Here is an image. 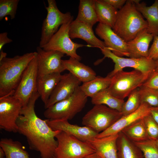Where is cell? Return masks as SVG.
<instances>
[{"instance_id": "obj_1", "label": "cell", "mask_w": 158, "mask_h": 158, "mask_svg": "<svg viewBox=\"0 0 158 158\" xmlns=\"http://www.w3.org/2000/svg\"><path fill=\"white\" fill-rule=\"evenodd\" d=\"M40 95L35 92L28 103L23 107L16 122L17 132L27 139L29 148L39 152L41 158H54L57 146L56 138L61 131L53 130L36 115L35 106Z\"/></svg>"}, {"instance_id": "obj_2", "label": "cell", "mask_w": 158, "mask_h": 158, "mask_svg": "<svg viewBox=\"0 0 158 158\" xmlns=\"http://www.w3.org/2000/svg\"><path fill=\"white\" fill-rule=\"evenodd\" d=\"M36 52L6 57L0 61V96L13 95L28 65Z\"/></svg>"}, {"instance_id": "obj_3", "label": "cell", "mask_w": 158, "mask_h": 158, "mask_svg": "<svg viewBox=\"0 0 158 158\" xmlns=\"http://www.w3.org/2000/svg\"><path fill=\"white\" fill-rule=\"evenodd\" d=\"M147 28V21L136 9L134 2L129 0L118 11L112 29L126 42L133 39L140 31Z\"/></svg>"}, {"instance_id": "obj_4", "label": "cell", "mask_w": 158, "mask_h": 158, "mask_svg": "<svg viewBox=\"0 0 158 158\" xmlns=\"http://www.w3.org/2000/svg\"><path fill=\"white\" fill-rule=\"evenodd\" d=\"M87 97L80 86L71 96L46 109L44 116L50 120H71L83 109Z\"/></svg>"}, {"instance_id": "obj_5", "label": "cell", "mask_w": 158, "mask_h": 158, "mask_svg": "<svg viewBox=\"0 0 158 158\" xmlns=\"http://www.w3.org/2000/svg\"><path fill=\"white\" fill-rule=\"evenodd\" d=\"M148 77L136 70L129 72L121 70L111 77L110 84L107 89L115 97L124 100L133 91L142 85Z\"/></svg>"}, {"instance_id": "obj_6", "label": "cell", "mask_w": 158, "mask_h": 158, "mask_svg": "<svg viewBox=\"0 0 158 158\" xmlns=\"http://www.w3.org/2000/svg\"><path fill=\"white\" fill-rule=\"evenodd\" d=\"M123 116L121 112L105 105H95L83 117L82 123L99 133L110 127Z\"/></svg>"}, {"instance_id": "obj_7", "label": "cell", "mask_w": 158, "mask_h": 158, "mask_svg": "<svg viewBox=\"0 0 158 158\" xmlns=\"http://www.w3.org/2000/svg\"><path fill=\"white\" fill-rule=\"evenodd\" d=\"M57 146L54 158H83L95 152L87 142L62 131L56 136Z\"/></svg>"}, {"instance_id": "obj_8", "label": "cell", "mask_w": 158, "mask_h": 158, "mask_svg": "<svg viewBox=\"0 0 158 158\" xmlns=\"http://www.w3.org/2000/svg\"><path fill=\"white\" fill-rule=\"evenodd\" d=\"M47 2L48 6H45L47 14L43 22L39 43V46L41 47L49 42L60 26L71 22L73 18L69 12H61L55 0H48Z\"/></svg>"}, {"instance_id": "obj_9", "label": "cell", "mask_w": 158, "mask_h": 158, "mask_svg": "<svg viewBox=\"0 0 158 158\" xmlns=\"http://www.w3.org/2000/svg\"><path fill=\"white\" fill-rule=\"evenodd\" d=\"M104 55V58L98 60L97 63H100L105 58L111 59L114 63V69L107 75L111 77L117 72L123 70L126 67H131L149 76L154 71L155 68V61L148 57L125 58L117 56L106 48L100 49Z\"/></svg>"}, {"instance_id": "obj_10", "label": "cell", "mask_w": 158, "mask_h": 158, "mask_svg": "<svg viewBox=\"0 0 158 158\" xmlns=\"http://www.w3.org/2000/svg\"><path fill=\"white\" fill-rule=\"evenodd\" d=\"M71 22L61 26L49 42L41 48L46 51L60 52L80 61L81 57L77 53V50L86 45L74 42L71 40L69 34Z\"/></svg>"}, {"instance_id": "obj_11", "label": "cell", "mask_w": 158, "mask_h": 158, "mask_svg": "<svg viewBox=\"0 0 158 158\" xmlns=\"http://www.w3.org/2000/svg\"><path fill=\"white\" fill-rule=\"evenodd\" d=\"M37 52L35 56L24 71L13 95L14 97L20 102L23 107L27 104L32 95L37 92Z\"/></svg>"}, {"instance_id": "obj_12", "label": "cell", "mask_w": 158, "mask_h": 158, "mask_svg": "<svg viewBox=\"0 0 158 158\" xmlns=\"http://www.w3.org/2000/svg\"><path fill=\"white\" fill-rule=\"evenodd\" d=\"M23 105L13 95L0 97V128L9 132H17V121Z\"/></svg>"}, {"instance_id": "obj_13", "label": "cell", "mask_w": 158, "mask_h": 158, "mask_svg": "<svg viewBox=\"0 0 158 158\" xmlns=\"http://www.w3.org/2000/svg\"><path fill=\"white\" fill-rule=\"evenodd\" d=\"M36 49L37 78L53 73H61L66 70L61 59L64 54L57 51L45 50L40 46Z\"/></svg>"}, {"instance_id": "obj_14", "label": "cell", "mask_w": 158, "mask_h": 158, "mask_svg": "<svg viewBox=\"0 0 158 158\" xmlns=\"http://www.w3.org/2000/svg\"><path fill=\"white\" fill-rule=\"evenodd\" d=\"M95 33L103 40L106 48L115 55L121 57H129L127 43L112 28L100 23L95 28Z\"/></svg>"}, {"instance_id": "obj_15", "label": "cell", "mask_w": 158, "mask_h": 158, "mask_svg": "<svg viewBox=\"0 0 158 158\" xmlns=\"http://www.w3.org/2000/svg\"><path fill=\"white\" fill-rule=\"evenodd\" d=\"M81 82L69 72L62 75L61 79L50 96L46 109L71 96L80 86Z\"/></svg>"}, {"instance_id": "obj_16", "label": "cell", "mask_w": 158, "mask_h": 158, "mask_svg": "<svg viewBox=\"0 0 158 158\" xmlns=\"http://www.w3.org/2000/svg\"><path fill=\"white\" fill-rule=\"evenodd\" d=\"M46 121L53 130L63 131L86 142L96 138L98 134L87 127L71 124L68 120L47 119Z\"/></svg>"}, {"instance_id": "obj_17", "label": "cell", "mask_w": 158, "mask_h": 158, "mask_svg": "<svg viewBox=\"0 0 158 158\" xmlns=\"http://www.w3.org/2000/svg\"><path fill=\"white\" fill-rule=\"evenodd\" d=\"M150 114V106L146 103H142L136 111L130 114L123 116L108 129L98 133L96 138L117 134L133 122Z\"/></svg>"}, {"instance_id": "obj_18", "label": "cell", "mask_w": 158, "mask_h": 158, "mask_svg": "<svg viewBox=\"0 0 158 158\" xmlns=\"http://www.w3.org/2000/svg\"><path fill=\"white\" fill-rule=\"evenodd\" d=\"M69 34L71 39H82L87 43L88 47L99 49L106 47L104 41L95 35L92 28L83 22L76 20L72 21L69 25Z\"/></svg>"}, {"instance_id": "obj_19", "label": "cell", "mask_w": 158, "mask_h": 158, "mask_svg": "<svg viewBox=\"0 0 158 158\" xmlns=\"http://www.w3.org/2000/svg\"><path fill=\"white\" fill-rule=\"evenodd\" d=\"M153 35L148 33L147 29L140 31L133 40L126 42L130 58L148 57L149 47L153 38Z\"/></svg>"}, {"instance_id": "obj_20", "label": "cell", "mask_w": 158, "mask_h": 158, "mask_svg": "<svg viewBox=\"0 0 158 158\" xmlns=\"http://www.w3.org/2000/svg\"><path fill=\"white\" fill-rule=\"evenodd\" d=\"M117 134L100 138H95L87 142L102 158H118Z\"/></svg>"}, {"instance_id": "obj_21", "label": "cell", "mask_w": 158, "mask_h": 158, "mask_svg": "<svg viewBox=\"0 0 158 158\" xmlns=\"http://www.w3.org/2000/svg\"><path fill=\"white\" fill-rule=\"evenodd\" d=\"M137 10L145 18L148 23L147 32L154 36H158V0H156L151 6H148L140 0H133Z\"/></svg>"}, {"instance_id": "obj_22", "label": "cell", "mask_w": 158, "mask_h": 158, "mask_svg": "<svg viewBox=\"0 0 158 158\" xmlns=\"http://www.w3.org/2000/svg\"><path fill=\"white\" fill-rule=\"evenodd\" d=\"M66 70L69 71L81 82L89 81L96 76L95 72L90 67L80 62L75 58L70 57L67 60H62Z\"/></svg>"}, {"instance_id": "obj_23", "label": "cell", "mask_w": 158, "mask_h": 158, "mask_svg": "<svg viewBox=\"0 0 158 158\" xmlns=\"http://www.w3.org/2000/svg\"><path fill=\"white\" fill-rule=\"evenodd\" d=\"M62 75L56 73L37 78V91L45 105L60 80Z\"/></svg>"}, {"instance_id": "obj_24", "label": "cell", "mask_w": 158, "mask_h": 158, "mask_svg": "<svg viewBox=\"0 0 158 158\" xmlns=\"http://www.w3.org/2000/svg\"><path fill=\"white\" fill-rule=\"evenodd\" d=\"M116 143L118 158H144L139 147L121 132L118 133Z\"/></svg>"}, {"instance_id": "obj_25", "label": "cell", "mask_w": 158, "mask_h": 158, "mask_svg": "<svg viewBox=\"0 0 158 158\" xmlns=\"http://www.w3.org/2000/svg\"><path fill=\"white\" fill-rule=\"evenodd\" d=\"M95 6L98 22L112 29L116 21L118 10L102 0H95Z\"/></svg>"}, {"instance_id": "obj_26", "label": "cell", "mask_w": 158, "mask_h": 158, "mask_svg": "<svg viewBox=\"0 0 158 158\" xmlns=\"http://www.w3.org/2000/svg\"><path fill=\"white\" fill-rule=\"evenodd\" d=\"M92 28L98 22L95 6V0H80L76 19Z\"/></svg>"}, {"instance_id": "obj_27", "label": "cell", "mask_w": 158, "mask_h": 158, "mask_svg": "<svg viewBox=\"0 0 158 158\" xmlns=\"http://www.w3.org/2000/svg\"><path fill=\"white\" fill-rule=\"evenodd\" d=\"M0 146L4 150L5 158H31L22 144L11 138H2Z\"/></svg>"}, {"instance_id": "obj_28", "label": "cell", "mask_w": 158, "mask_h": 158, "mask_svg": "<svg viewBox=\"0 0 158 158\" xmlns=\"http://www.w3.org/2000/svg\"><path fill=\"white\" fill-rule=\"evenodd\" d=\"M111 80V77L107 75L104 77L96 76L93 79L83 83L80 87L86 96L91 98L100 92L108 88Z\"/></svg>"}, {"instance_id": "obj_29", "label": "cell", "mask_w": 158, "mask_h": 158, "mask_svg": "<svg viewBox=\"0 0 158 158\" xmlns=\"http://www.w3.org/2000/svg\"><path fill=\"white\" fill-rule=\"evenodd\" d=\"M143 118L135 121L121 131L134 142H142L149 139Z\"/></svg>"}, {"instance_id": "obj_30", "label": "cell", "mask_w": 158, "mask_h": 158, "mask_svg": "<svg viewBox=\"0 0 158 158\" xmlns=\"http://www.w3.org/2000/svg\"><path fill=\"white\" fill-rule=\"evenodd\" d=\"M91 98V102L94 105H105L121 112L125 102L124 100L118 99L112 95L107 88L100 92Z\"/></svg>"}, {"instance_id": "obj_31", "label": "cell", "mask_w": 158, "mask_h": 158, "mask_svg": "<svg viewBox=\"0 0 158 158\" xmlns=\"http://www.w3.org/2000/svg\"><path fill=\"white\" fill-rule=\"evenodd\" d=\"M124 102L121 112L123 116L131 114L136 111L140 107L141 102L138 88L133 91Z\"/></svg>"}, {"instance_id": "obj_32", "label": "cell", "mask_w": 158, "mask_h": 158, "mask_svg": "<svg viewBox=\"0 0 158 158\" xmlns=\"http://www.w3.org/2000/svg\"><path fill=\"white\" fill-rule=\"evenodd\" d=\"M138 91L141 104L145 103L151 107H158V90L141 85Z\"/></svg>"}, {"instance_id": "obj_33", "label": "cell", "mask_w": 158, "mask_h": 158, "mask_svg": "<svg viewBox=\"0 0 158 158\" xmlns=\"http://www.w3.org/2000/svg\"><path fill=\"white\" fill-rule=\"evenodd\" d=\"M19 0H0V20L9 16L11 19L15 18Z\"/></svg>"}, {"instance_id": "obj_34", "label": "cell", "mask_w": 158, "mask_h": 158, "mask_svg": "<svg viewBox=\"0 0 158 158\" xmlns=\"http://www.w3.org/2000/svg\"><path fill=\"white\" fill-rule=\"evenodd\" d=\"M134 143L141 151L144 158H158V147L154 141L148 139Z\"/></svg>"}, {"instance_id": "obj_35", "label": "cell", "mask_w": 158, "mask_h": 158, "mask_svg": "<svg viewBox=\"0 0 158 158\" xmlns=\"http://www.w3.org/2000/svg\"><path fill=\"white\" fill-rule=\"evenodd\" d=\"M143 119L149 139L155 141L158 138V123L150 114L144 116Z\"/></svg>"}, {"instance_id": "obj_36", "label": "cell", "mask_w": 158, "mask_h": 158, "mask_svg": "<svg viewBox=\"0 0 158 158\" xmlns=\"http://www.w3.org/2000/svg\"><path fill=\"white\" fill-rule=\"evenodd\" d=\"M142 85L158 90V71H154L153 72Z\"/></svg>"}, {"instance_id": "obj_37", "label": "cell", "mask_w": 158, "mask_h": 158, "mask_svg": "<svg viewBox=\"0 0 158 158\" xmlns=\"http://www.w3.org/2000/svg\"><path fill=\"white\" fill-rule=\"evenodd\" d=\"M153 42L149 49L148 57L156 61L158 60V36H154Z\"/></svg>"}, {"instance_id": "obj_38", "label": "cell", "mask_w": 158, "mask_h": 158, "mask_svg": "<svg viewBox=\"0 0 158 158\" xmlns=\"http://www.w3.org/2000/svg\"><path fill=\"white\" fill-rule=\"evenodd\" d=\"M102 1L117 10L118 9L119 10L121 9L127 1L126 0H102Z\"/></svg>"}, {"instance_id": "obj_39", "label": "cell", "mask_w": 158, "mask_h": 158, "mask_svg": "<svg viewBox=\"0 0 158 158\" xmlns=\"http://www.w3.org/2000/svg\"><path fill=\"white\" fill-rule=\"evenodd\" d=\"M7 35L8 33L6 32L0 33V51L2 50L3 47L5 44L13 41L12 39L8 37Z\"/></svg>"}, {"instance_id": "obj_40", "label": "cell", "mask_w": 158, "mask_h": 158, "mask_svg": "<svg viewBox=\"0 0 158 158\" xmlns=\"http://www.w3.org/2000/svg\"><path fill=\"white\" fill-rule=\"evenodd\" d=\"M150 114L154 120L158 123V107L150 106Z\"/></svg>"}, {"instance_id": "obj_41", "label": "cell", "mask_w": 158, "mask_h": 158, "mask_svg": "<svg viewBox=\"0 0 158 158\" xmlns=\"http://www.w3.org/2000/svg\"><path fill=\"white\" fill-rule=\"evenodd\" d=\"M83 158H102L98 153L95 152L90 154Z\"/></svg>"}, {"instance_id": "obj_42", "label": "cell", "mask_w": 158, "mask_h": 158, "mask_svg": "<svg viewBox=\"0 0 158 158\" xmlns=\"http://www.w3.org/2000/svg\"><path fill=\"white\" fill-rule=\"evenodd\" d=\"M0 52V61L6 57L7 54L3 51L2 49Z\"/></svg>"}, {"instance_id": "obj_43", "label": "cell", "mask_w": 158, "mask_h": 158, "mask_svg": "<svg viewBox=\"0 0 158 158\" xmlns=\"http://www.w3.org/2000/svg\"><path fill=\"white\" fill-rule=\"evenodd\" d=\"M5 156V154L4 152L1 147H0V158H4V157Z\"/></svg>"}, {"instance_id": "obj_44", "label": "cell", "mask_w": 158, "mask_h": 158, "mask_svg": "<svg viewBox=\"0 0 158 158\" xmlns=\"http://www.w3.org/2000/svg\"><path fill=\"white\" fill-rule=\"evenodd\" d=\"M155 71H158V60L155 61Z\"/></svg>"}, {"instance_id": "obj_45", "label": "cell", "mask_w": 158, "mask_h": 158, "mask_svg": "<svg viewBox=\"0 0 158 158\" xmlns=\"http://www.w3.org/2000/svg\"><path fill=\"white\" fill-rule=\"evenodd\" d=\"M154 142L156 145V146L157 147H158V138L155 141H154Z\"/></svg>"}]
</instances>
